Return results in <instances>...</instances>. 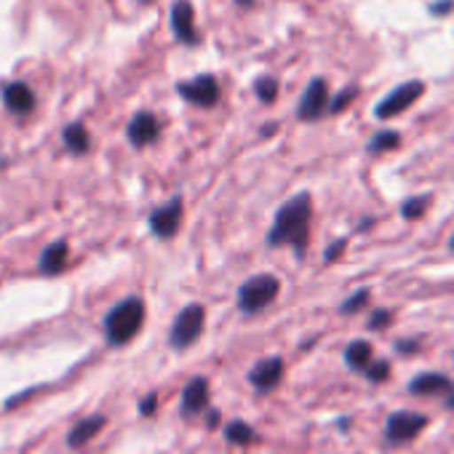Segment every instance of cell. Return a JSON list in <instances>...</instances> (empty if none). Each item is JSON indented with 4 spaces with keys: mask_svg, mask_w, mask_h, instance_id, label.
<instances>
[{
    "mask_svg": "<svg viewBox=\"0 0 454 454\" xmlns=\"http://www.w3.org/2000/svg\"><path fill=\"white\" fill-rule=\"evenodd\" d=\"M310 222H313V198H310V192L302 190V192L292 195L276 211V222L268 233V244L273 249L289 247V249H294L297 257H302L308 252V241H310Z\"/></svg>",
    "mask_w": 454,
    "mask_h": 454,
    "instance_id": "6da1fadb",
    "label": "cell"
},
{
    "mask_svg": "<svg viewBox=\"0 0 454 454\" xmlns=\"http://www.w3.org/2000/svg\"><path fill=\"white\" fill-rule=\"evenodd\" d=\"M145 324V302L139 297L121 300L107 316H105V340L113 348H123L131 342Z\"/></svg>",
    "mask_w": 454,
    "mask_h": 454,
    "instance_id": "7a4b0ae2",
    "label": "cell"
},
{
    "mask_svg": "<svg viewBox=\"0 0 454 454\" xmlns=\"http://www.w3.org/2000/svg\"><path fill=\"white\" fill-rule=\"evenodd\" d=\"M281 294V281L270 273L262 276H252L249 281H244V286L239 289V308L247 316H254L265 308H270L276 302V297Z\"/></svg>",
    "mask_w": 454,
    "mask_h": 454,
    "instance_id": "3957f363",
    "label": "cell"
},
{
    "mask_svg": "<svg viewBox=\"0 0 454 454\" xmlns=\"http://www.w3.org/2000/svg\"><path fill=\"white\" fill-rule=\"evenodd\" d=\"M203 326H206V310H203V305H198V302L187 305L174 318V326L168 332V345L174 350H187L190 345H195L200 340Z\"/></svg>",
    "mask_w": 454,
    "mask_h": 454,
    "instance_id": "277c9868",
    "label": "cell"
},
{
    "mask_svg": "<svg viewBox=\"0 0 454 454\" xmlns=\"http://www.w3.org/2000/svg\"><path fill=\"white\" fill-rule=\"evenodd\" d=\"M425 91V83L422 81H409V83H401L398 89H393L385 99H380V105L374 107V115L380 121H390L401 113H406Z\"/></svg>",
    "mask_w": 454,
    "mask_h": 454,
    "instance_id": "5b68a950",
    "label": "cell"
},
{
    "mask_svg": "<svg viewBox=\"0 0 454 454\" xmlns=\"http://www.w3.org/2000/svg\"><path fill=\"white\" fill-rule=\"evenodd\" d=\"M427 425V417L425 414H417V411H393L385 422V438L390 443H409L414 441Z\"/></svg>",
    "mask_w": 454,
    "mask_h": 454,
    "instance_id": "8992f818",
    "label": "cell"
},
{
    "mask_svg": "<svg viewBox=\"0 0 454 454\" xmlns=\"http://www.w3.org/2000/svg\"><path fill=\"white\" fill-rule=\"evenodd\" d=\"M182 216H184V203H182L179 195H174L166 206H160V208H155V211L150 214V231H153L158 239L168 241V239H174V236L179 233Z\"/></svg>",
    "mask_w": 454,
    "mask_h": 454,
    "instance_id": "52a82bcc",
    "label": "cell"
},
{
    "mask_svg": "<svg viewBox=\"0 0 454 454\" xmlns=\"http://www.w3.org/2000/svg\"><path fill=\"white\" fill-rule=\"evenodd\" d=\"M179 94L190 105L208 110V107H214L219 102V83H216L214 75H198V78H192L187 83H179Z\"/></svg>",
    "mask_w": 454,
    "mask_h": 454,
    "instance_id": "ba28073f",
    "label": "cell"
},
{
    "mask_svg": "<svg viewBox=\"0 0 454 454\" xmlns=\"http://www.w3.org/2000/svg\"><path fill=\"white\" fill-rule=\"evenodd\" d=\"M326 107H329V86H326V81H324V78H313V81L308 83V89H305L302 99H300L297 118H300V121L313 123V121H318V118L324 115V110H326Z\"/></svg>",
    "mask_w": 454,
    "mask_h": 454,
    "instance_id": "9c48e42d",
    "label": "cell"
},
{
    "mask_svg": "<svg viewBox=\"0 0 454 454\" xmlns=\"http://www.w3.org/2000/svg\"><path fill=\"white\" fill-rule=\"evenodd\" d=\"M284 374H286L284 358H265V361H260V364L252 369L249 382H252V387H254L260 395H268V393H273V390L281 385Z\"/></svg>",
    "mask_w": 454,
    "mask_h": 454,
    "instance_id": "30bf717a",
    "label": "cell"
},
{
    "mask_svg": "<svg viewBox=\"0 0 454 454\" xmlns=\"http://www.w3.org/2000/svg\"><path fill=\"white\" fill-rule=\"evenodd\" d=\"M126 134H129V142L134 147H147V145L158 142V137H160V121H158V115H153L147 110L145 113H137L131 118Z\"/></svg>",
    "mask_w": 454,
    "mask_h": 454,
    "instance_id": "8fae6325",
    "label": "cell"
},
{
    "mask_svg": "<svg viewBox=\"0 0 454 454\" xmlns=\"http://www.w3.org/2000/svg\"><path fill=\"white\" fill-rule=\"evenodd\" d=\"M171 30L182 43H195L198 33H195V12L187 0H176L171 6Z\"/></svg>",
    "mask_w": 454,
    "mask_h": 454,
    "instance_id": "7c38bea8",
    "label": "cell"
},
{
    "mask_svg": "<svg viewBox=\"0 0 454 454\" xmlns=\"http://www.w3.org/2000/svg\"><path fill=\"white\" fill-rule=\"evenodd\" d=\"M208 409V380L206 377H195L184 385L182 393V414L184 417H195L200 411Z\"/></svg>",
    "mask_w": 454,
    "mask_h": 454,
    "instance_id": "4fadbf2b",
    "label": "cell"
},
{
    "mask_svg": "<svg viewBox=\"0 0 454 454\" xmlns=\"http://www.w3.org/2000/svg\"><path fill=\"white\" fill-rule=\"evenodd\" d=\"M4 102L12 113L17 115H27L33 107H35V94L33 89L25 83V81H14V83H6L4 89Z\"/></svg>",
    "mask_w": 454,
    "mask_h": 454,
    "instance_id": "5bb4252c",
    "label": "cell"
},
{
    "mask_svg": "<svg viewBox=\"0 0 454 454\" xmlns=\"http://www.w3.org/2000/svg\"><path fill=\"white\" fill-rule=\"evenodd\" d=\"M409 393L411 395H443V393H451V380L446 374L425 372L409 382Z\"/></svg>",
    "mask_w": 454,
    "mask_h": 454,
    "instance_id": "9a60e30c",
    "label": "cell"
},
{
    "mask_svg": "<svg viewBox=\"0 0 454 454\" xmlns=\"http://www.w3.org/2000/svg\"><path fill=\"white\" fill-rule=\"evenodd\" d=\"M105 425H107V417H105V414H91V417L81 419V422L73 425V430L67 433V446H73V449L86 446L91 438L99 435V430H102Z\"/></svg>",
    "mask_w": 454,
    "mask_h": 454,
    "instance_id": "2e32d148",
    "label": "cell"
},
{
    "mask_svg": "<svg viewBox=\"0 0 454 454\" xmlns=\"http://www.w3.org/2000/svg\"><path fill=\"white\" fill-rule=\"evenodd\" d=\"M67 257H70V247H67V241H54V244H49L46 249H43V254H41V273H46V276H57V273H62L65 270V265H67Z\"/></svg>",
    "mask_w": 454,
    "mask_h": 454,
    "instance_id": "e0dca14e",
    "label": "cell"
},
{
    "mask_svg": "<svg viewBox=\"0 0 454 454\" xmlns=\"http://www.w3.org/2000/svg\"><path fill=\"white\" fill-rule=\"evenodd\" d=\"M374 361V353H372V345L366 340H353L345 350V364L353 369V372H366Z\"/></svg>",
    "mask_w": 454,
    "mask_h": 454,
    "instance_id": "ac0fdd59",
    "label": "cell"
},
{
    "mask_svg": "<svg viewBox=\"0 0 454 454\" xmlns=\"http://www.w3.org/2000/svg\"><path fill=\"white\" fill-rule=\"evenodd\" d=\"M62 139H65V147H67L70 153H75V155H83V153H89V147H91V137H89V131H86L83 123H70V126L62 131Z\"/></svg>",
    "mask_w": 454,
    "mask_h": 454,
    "instance_id": "d6986e66",
    "label": "cell"
},
{
    "mask_svg": "<svg viewBox=\"0 0 454 454\" xmlns=\"http://www.w3.org/2000/svg\"><path fill=\"white\" fill-rule=\"evenodd\" d=\"M224 438H227V443H236V446H252L257 441V430L249 422L236 419L224 427Z\"/></svg>",
    "mask_w": 454,
    "mask_h": 454,
    "instance_id": "ffe728a7",
    "label": "cell"
},
{
    "mask_svg": "<svg viewBox=\"0 0 454 454\" xmlns=\"http://www.w3.org/2000/svg\"><path fill=\"white\" fill-rule=\"evenodd\" d=\"M430 203H433V195H430V192L414 195V198H409V200L401 206V214H403V219H422L425 211L430 208Z\"/></svg>",
    "mask_w": 454,
    "mask_h": 454,
    "instance_id": "44dd1931",
    "label": "cell"
},
{
    "mask_svg": "<svg viewBox=\"0 0 454 454\" xmlns=\"http://www.w3.org/2000/svg\"><path fill=\"white\" fill-rule=\"evenodd\" d=\"M401 145V137H398V131H377L374 137H372V142H369V153H387V150H395Z\"/></svg>",
    "mask_w": 454,
    "mask_h": 454,
    "instance_id": "7402d4cb",
    "label": "cell"
},
{
    "mask_svg": "<svg viewBox=\"0 0 454 454\" xmlns=\"http://www.w3.org/2000/svg\"><path fill=\"white\" fill-rule=\"evenodd\" d=\"M369 300H372V292H369V289H361V292L350 294V297L340 305V313H342V316H356V313H361V310L369 305Z\"/></svg>",
    "mask_w": 454,
    "mask_h": 454,
    "instance_id": "603a6c76",
    "label": "cell"
},
{
    "mask_svg": "<svg viewBox=\"0 0 454 454\" xmlns=\"http://www.w3.org/2000/svg\"><path fill=\"white\" fill-rule=\"evenodd\" d=\"M254 94L265 102V105H270V102H276V97H278V81L276 78H260L257 83H254Z\"/></svg>",
    "mask_w": 454,
    "mask_h": 454,
    "instance_id": "cb8c5ba5",
    "label": "cell"
},
{
    "mask_svg": "<svg viewBox=\"0 0 454 454\" xmlns=\"http://www.w3.org/2000/svg\"><path fill=\"white\" fill-rule=\"evenodd\" d=\"M364 377H366L372 385H380V382L390 380V364H387V361H372V366L364 372Z\"/></svg>",
    "mask_w": 454,
    "mask_h": 454,
    "instance_id": "d4e9b609",
    "label": "cell"
},
{
    "mask_svg": "<svg viewBox=\"0 0 454 454\" xmlns=\"http://www.w3.org/2000/svg\"><path fill=\"white\" fill-rule=\"evenodd\" d=\"M390 321H393V313H390V310H374V313L369 316L366 326H369L372 332H382V329L390 326Z\"/></svg>",
    "mask_w": 454,
    "mask_h": 454,
    "instance_id": "484cf974",
    "label": "cell"
},
{
    "mask_svg": "<svg viewBox=\"0 0 454 454\" xmlns=\"http://www.w3.org/2000/svg\"><path fill=\"white\" fill-rule=\"evenodd\" d=\"M353 97H356V89H348V91H340L337 97H334V102H329V113H342L350 102H353Z\"/></svg>",
    "mask_w": 454,
    "mask_h": 454,
    "instance_id": "4316f807",
    "label": "cell"
},
{
    "mask_svg": "<svg viewBox=\"0 0 454 454\" xmlns=\"http://www.w3.org/2000/svg\"><path fill=\"white\" fill-rule=\"evenodd\" d=\"M345 249H348V239H337V241L326 249L324 260H326V262H337V260H340V254H342Z\"/></svg>",
    "mask_w": 454,
    "mask_h": 454,
    "instance_id": "83f0119b",
    "label": "cell"
},
{
    "mask_svg": "<svg viewBox=\"0 0 454 454\" xmlns=\"http://www.w3.org/2000/svg\"><path fill=\"white\" fill-rule=\"evenodd\" d=\"M155 411H158V395L150 393V395H145V398L139 401V414H142V417H153Z\"/></svg>",
    "mask_w": 454,
    "mask_h": 454,
    "instance_id": "f1b7e54d",
    "label": "cell"
},
{
    "mask_svg": "<svg viewBox=\"0 0 454 454\" xmlns=\"http://www.w3.org/2000/svg\"><path fill=\"white\" fill-rule=\"evenodd\" d=\"M449 9H454V0H443V4H433V6H430V14L443 17V12H449Z\"/></svg>",
    "mask_w": 454,
    "mask_h": 454,
    "instance_id": "f546056e",
    "label": "cell"
},
{
    "mask_svg": "<svg viewBox=\"0 0 454 454\" xmlns=\"http://www.w3.org/2000/svg\"><path fill=\"white\" fill-rule=\"evenodd\" d=\"M219 422H222V414H219V409H208V414H206V427H208V430H214Z\"/></svg>",
    "mask_w": 454,
    "mask_h": 454,
    "instance_id": "4dcf8cb0",
    "label": "cell"
},
{
    "mask_svg": "<svg viewBox=\"0 0 454 454\" xmlns=\"http://www.w3.org/2000/svg\"><path fill=\"white\" fill-rule=\"evenodd\" d=\"M398 350H401V353H417V342H406V340H401V342H398Z\"/></svg>",
    "mask_w": 454,
    "mask_h": 454,
    "instance_id": "1f68e13d",
    "label": "cell"
},
{
    "mask_svg": "<svg viewBox=\"0 0 454 454\" xmlns=\"http://www.w3.org/2000/svg\"><path fill=\"white\" fill-rule=\"evenodd\" d=\"M446 409H454V387H451V393L446 395Z\"/></svg>",
    "mask_w": 454,
    "mask_h": 454,
    "instance_id": "d6a6232c",
    "label": "cell"
},
{
    "mask_svg": "<svg viewBox=\"0 0 454 454\" xmlns=\"http://www.w3.org/2000/svg\"><path fill=\"white\" fill-rule=\"evenodd\" d=\"M239 4H244V6H252V4H254V0H239Z\"/></svg>",
    "mask_w": 454,
    "mask_h": 454,
    "instance_id": "836d02e7",
    "label": "cell"
},
{
    "mask_svg": "<svg viewBox=\"0 0 454 454\" xmlns=\"http://www.w3.org/2000/svg\"><path fill=\"white\" fill-rule=\"evenodd\" d=\"M449 249L454 252V236H451V241H449Z\"/></svg>",
    "mask_w": 454,
    "mask_h": 454,
    "instance_id": "e575fe53",
    "label": "cell"
}]
</instances>
